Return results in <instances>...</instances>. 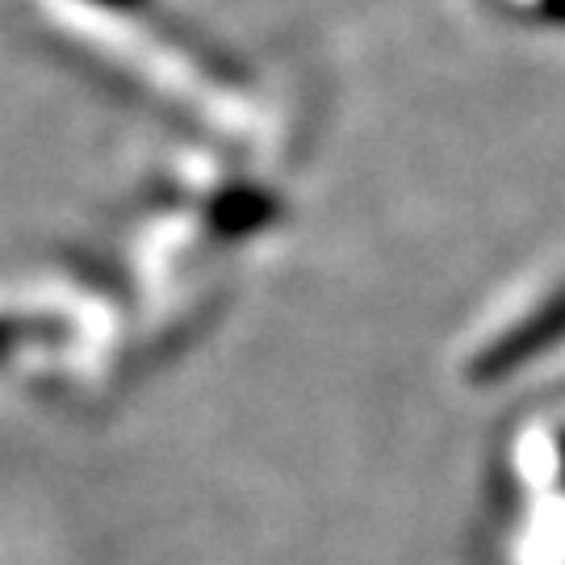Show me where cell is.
Here are the masks:
<instances>
[{
    "label": "cell",
    "instance_id": "obj_1",
    "mask_svg": "<svg viewBox=\"0 0 565 565\" xmlns=\"http://www.w3.org/2000/svg\"><path fill=\"white\" fill-rule=\"evenodd\" d=\"M565 340V294H557L553 302H545L527 323H520L515 331H507L503 340L494 343L478 364V377H503L511 369H520L524 361H532L541 348Z\"/></svg>",
    "mask_w": 565,
    "mask_h": 565
}]
</instances>
